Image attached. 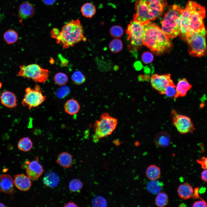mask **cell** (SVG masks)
<instances>
[{
    "label": "cell",
    "instance_id": "31",
    "mask_svg": "<svg viewBox=\"0 0 207 207\" xmlns=\"http://www.w3.org/2000/svg\"><path fill=\"white\" fill-rule=\"evenodd\" d=\"M54 80L57 84L61 86L64 85L67 83L68 78L66 74L60 72L55 75Z\"/></svg>",
    "mask_w": 207,
    "mask_h": 207
},
{
    "label": "cell",
    "instance_id": "6",
    "mask_svg": "<svg viewBox=\"0 0 207 207\" xmlns=\"http://www.w3.org/2000/svg\"><path fill=\"white\" fill-rule=\"evenodd\" d=\"M118 124L117 119L108 113L103 114L99 120L95 122L93 140L95 142L100 139L111 135Z\"/></svg>",
    "mask_w": 207,
    "mask_h": 207
},
{
    "label": "cell",
    "instance_id": "22",
    "mask_svg": "<svg viewBox=\"0 0 207 207\" xmlns=\"http://www.w3.org/2000/svg\"><path fill=\"white\" fill-rule=\"evenodd\" d=\"M80 105L76 100L71 99L67 100L64 104L65 112L70 115L77 114L80 109Z\"/></svg>",
    "mask_w": 207,
    "mask_h": 207
},
{
    "label": "cell",
    "instance_id": "3",
    "mask_svg": "<svg viewBox=\"0 0 207 207\" xmlns=\"http://www.w3.org/2000/svg\"><path fill=\"white\" fill-rule=\"evenodd\" d=\"M143 43L153 53L158 55L170 48L171 41L156 24L150 21L143 24Z\"/></svg>",
    "mask_w": 207,
    "mask_h": 207
},
{
    "label": "cell",
    "instance_id": "7",
    "mask_svg": "<svg viewBox=\"0 0 207 207\" xmlns=\"http://www.w3.org/2000/svg\"><path fill=\"white\" fill-rule=\"evenodd\" d=\"M206 32L204 28L200 32H192L185 37L184 38L188 45V52L191 55L194 57H201L206 55Z\"/></svg>",
    "mask_w": 207,
    "mask_h": 207
},
{
    "label": "cell",
    "instance_id": "8",
    "mask_svg": "<svg viewBox=\"0 0 207 207\" xmlns=\"http://www.w3.org/2000/svg\"><path fill=\"white\" fill-rule=\"evenodd\" d=\"M49 73L48 70L42 68L37 64H32L20 65L17 75L25 78L31 79L36 82L43 83L48 79Z\"/></svg>",
    "mask_w": 207,
    "mask_h": 207
},
{
    "label": "cell",
    "instance_id": "39",
    "mask_svg": "<svg viewBox=\"0 0 207 207\" xmlns=\"http://www.w3.org/2000/svg\"><path fill=\"white\" fill-rule=\"evenodd\" d=\"M207 206L206 202L202 200L194 202L192 205L193 207H206Z\"/></svg>",
    "mask_w": 207,
    "mask_h": 207
},
{
    "label": "cell",
    "instance_id": "33",
    "mask_svg": "<svg viewBox=\"0 0 207 207\" xmlns=\"http://www.w3.org/2000/svg\"><path fill=\"white\" fill-rule=\"evenodd\" d=\"M71 78L73 83L77 85H80L85 82L86 78L83 73L80 71L75 72L72 75Z\"/></svg>",
    "mask_w": 207,
    "mask_h": 207
},
{
    "label": "cell",
    "instance_id": "12",
    "mask_svg": "<svg viewBox=\"0 0 207 207\" xmlns=\"http://www.w3.org/2000/svg\"><path fill=\"white\" fill-rule=\"evenodd\" d=\"M172 82L170 74L161 75L154 74L152 76L151 78L152 87L162 94H164L166 88Z\"/></svg>",
    "mask_w": 207,
    "mask_h": 207
},
{
    "label": "cell",
    "instance_id": "36",
    "mask_svg": "<svg viewBox=\"0 0 207 207\" xmlns=\"http://www.w3.org/2000/svg\"><path fill=\"white\" fill-rule=\"evenodd\" d=\"M176 88L173 82H172L166 88L164 95L168 97H174L176 92Z\"/></svg>",
    "mask_w": 207,
    "mask_h": 207
},
{
    "label": "cell",
    "instance_id": "45",
    "mask_svg": "<svg viewBox=\"0 0 207 207\" xmlns=\"http://www.w3.org/2000/svg\"><path fill=\"white\" fill-rule=\"evenodd\" d=\"M2 86V84L1 83H0V88Z\"/></svg>",
    "mask_w": 207,
    "mask_h": 207
},
{
    "label": "cell",
    "instance_id": "44",
    "mask_svg": "<svg viewBox=\"0 0 207 207\" xmlns=\"http://www.w3.org/2000/svg\"><path fill=\"white\" fill-rule=\"evenodd\" d=\"M5 205L2 203H0V207H5Z\"/></svg>",
    "mask_w": 207,
    "mask_h": 207
},
{
    "label": "cell",
    "instance_id": "34",
    "mask_svg": "<svg viewBox=\"0 0 207 207\" xmlns=\"http://www.w3.org/2000/svg\"><path fill=\"white\" fill-rule=\"evenodd\" d=\"M122 28L118 25H114L111 27L110 33L111 36L116 38L121 37L123 34Z\"/></svg>",
    "mask_w": 207,
    "mask_h": 207
},
{
    "label": "cell",
    "instance_id": "4",
    "mask_svg": "<svg viewBox=\"0 0 207 207\" xmlns=\"http://www.w3.org/2000/svg\"><path fill=\"white\" fill-rule=\"evenodd\" d=\"M167 4L166 0H137L133 20L143 24L159 18Z\"/></svg>",
    "mask_w": 207,
    "mask_h": 207
},
{
    "label": "cell",
    "instance_id": "35",
    "mask_svg": "<svg viewBox=\"0 0 207 207\" xmlns=\"http://www.w3.org/2000/svg\"><path fill=\"white\" fill-rule=\"evenodd\" d=\"M92 204L94 207H106L107 206V202L106 199L101 196H98L92 200Z\"/></svg>",
    "mask_w": 207,
    "mask_h": 207
},
{
    "label": "cell",
    "instance_id": "13",
    "mask_svg": "<svg viewBox=\"0 0 207 207\" xmlns=\"http://www.w3.org/2000/svg\"><path fill=\"white\" fill-rule=\"evenodd\" d=\"M44 172L43 168L39 162L38 158L30 162L26 169L28 176L33 181L37 179Z\"/></svg>",
    "mask_w": 207,
    "mask_h": 207
},
{
    "label": "cell",
    "instance_id": "16",
    "mask_svg": "<svg viewBox=\"0 0 207 207\" xmlns=\"http://www.w3.org/2000/svg\"><path fill=\"white\" fill-rule=\"evenodd\" d=\"M0 99L1 103L7 108H14L17 106L16 96L12 92L9 91L3 92L0 96Z\"/></svg>",
    "mask_w": 207,
    "mask_h": 207
},
{
    "label": "cell",
    "instance_id": "41",
    "mask_svg": "<svg viewBox=\"0 0 207 207\" xmlns=\"http://www.w3.org/2000/svg\"><path fill=\"white\" fill-rule=\"evenodd\" d=\"M207 170L206 169H205L201 173V178L202 179L206 182L207 181Z\"/></svg>",
    "mask_w": 207,
    "mask_h": 207
},
{
    "label": "cell",
    "instance_id": "42",
    "mask_svg": "<svg viewBox=\"0 0 207 207\" xmlns=\"http://www.w3.org/2000/svg\"><path fill=\"white\" fill-rule=\"evenodd\" d=\"M42 1L45 5H51L55 3L56 0H42Z\"/></svg>",
    "mask_w": 207,
    "mask_h": 207
},
{
    "label": "cell",
    "instance_id": "32",
    "mask_svg": "<svg viewBox=\"0 0 207 207\" xmlns=\"http://www.w3.org/2000/svg\"><path fill=\"white\" fill-rule=\"evenodd\" d=\"M83 187V184L82 182L77 179H72L69 183V189L72 192H76L80 191Z\"/></svg>",
    "mask_w": 207,
    "mask_h": 207
},
{
    "label": "cell",
    "instance_id": "14",
    "mask_svg": "<svg viewBox=\"0 0 207 207\" xmlns=\"http://www.w3.org/2000/svg\"><path fill=\"white\" fill-rule=\"evenodd\" d=\"M0 191L10 194H12L14 193V181L13 178L10 175H0Z\"/></svg>",
    "mask_w": 207,
    "mask_h": 207
},
{
    "label": "cell",
    "instance_id": "5",
    "mask_svg": "<svg viewBox=\"0 0 207 207\" xmlns=\"http://www.w3.org/2000/svg\"><path fill=\"white\" fill-rule=\"evenodd\" d=\"M183 10L179 5L170 6L161 21L162 30L168 38H175L180 34V16Z\"/></svg>",
    "mask_w": 207,
    "mask_h": 207
},
{
    "label": "cell",
    "instance_id": "9",
    "mask_svg": "<svg viewBox=\"0 0 207 207\" xmlns=\"http://www.w3.org/2000/svg\"><path fill=\"white\" fill-rule=\"evenodd\" d=\"M126 32L127 39L130 41L131 47L136 49L143 45L144 28L143 24L133 20L128 25Z\"/></svg>",
    "mask_w": 207,
    "mask_h": 207
},
{
    "label": "cell",
    "instance_id": "17",
    "mask_svg": "<svg viewBox=\"0 0 207 207\" xmlns=\"http://www.w3.org/2000/svg\"><path fill=\"white\" fill-rule=\"evenodd\" d=\"M35 10L33 5L27 2H24L20 6L18 9V15L22 19L30 18L34 14Z\"/></svg>",
    "mask_w": 207,
    "mask_h": 207
},
{
    "label": "cell",
    "instance_id": "38",
    "mask_svg": "<svg viewBox=\"0 0 207 207\" xmlns=\"http://www.w3.org/2000/svg\"><path fill=\"white\" fill-rule=\"evenodd\" d=\"M69 91L70 89L68 87L64 86L58 89L57 92V95L60 97H62L63 96L66 95L69 93Z\"/></svg>",
    "mask_w": 207,
    "mask_h": 207
},
{
    "label": "cell",
    "instance_id": "29",
    "mask_svg": "<svg viewBox=\"0 0 207 207\" xmlns=\"http://www.w3.org/2000/svg\"><path fill=\"white\" fill-rule=\"evenodd\" d=\"M168 195L163 192H160L158 193L155 199V204L159 207L166 206L168 204Z\"/></svg>",
    "mask_w": 207,
    "mask_h": 207
},
{
    "label": "cell",
    "instance_id": "40",
    "mask_svg": "<svg viewBox=\"0 0 207 207\" xmlns=\"http://www.w3.org/2000/svg\"><path fill=\"white\" fill-rule=\"evenodd\" d=\"M197 162L198 163L201 164L202 168L204 169L207 168V158L203 157L201 158V160H197Z\"/></svg>",
    "mask_w": 207,
    "mask_h": 207
},
{
    "label": "cell",
    "instance_id": "10",
    "mask_svg": "<svg viewBox=\"0 0 207 207\" xmlns=\"http://www.w3.org/2000/svg\"><path fill=\"white\" fill-rule=\"evenodd\" d=\"M25 92L22 103L23 106H28L29 109L39 106L46 99L38 85H36L33 89L26 88Z\"/></svg>",
    "mask_w": 207,
    "mask_h": 207
},
{
    "label": "cell",
    "instance_id": "27",
    "mask_svg": "<svg viewBox=\"0 0 207 207\" xmlns=\"http://www.w3.org/2000/svg\"><path fill=\"white\" fill-rule=\"evenodd\" d=\"M17 32L13 29H9L6 31L3 34V39L7 44H12L16 42L18 39Z\"/></svg>",
    "mask_w": 207,
    "mask_h": 207
},
{
    "label": "cell",
    "instance_id": "43",
    "mask_svg": "<svg viewBox=\"0 0 207 207\" xmlns=\"http://www.w3.org/2000/svg\"><path fill=\"white\" fill-rule=\"evenodd\" d=\"M64 207H78V206L74 202L72 201H70L67 203L65 204L64 206Z\"/></svg>",
    "mask_w": 207,
    "mask_h": 207
},
{
    "label": "cell",
    "instance_id": "15",
    "mask_svg": "<svg viewBox=\"0 0 207 207\" xmlns=\"http://www.w3.org/2000/svg\"><path fill=\"white\" fill-rule=\"evenodd\" d=\"M14 183L19 189L26 191L30 188L32 183L30 179L24 174H19L14 176Z\"/></svg>",
    "mask_w": 207,
    "mask_h": 207
},
{
    "label": "cell",
    "instance_id": "30",
    "mask_svg": "<svg viewBox=\"0 0 207 207\" xmlns=\"http://www.w3.org/2000/svg\"><path fill=\"white\" fill-rule=\"evenodd\" d=\"M109 47L110 50L113 53H117L120 51L123 48L122 41L116 38L112 40L110 43Z\"/></svg>",
    "mask_w": 207,
    "mask_h": 207
},
{
    "label": "cell",
    "instance_id": "18",
    "mask_svg": "<svg viewBox=\"0 0 207 207\" xmlns=\"http://www.w3.org/2000/svg\"><path fill=\"white\" fill-rule=\"evenodd\" d=\"M194 191L192 186L187 183L181 184L177 189L179 196L184 200H187L191 198L193 196Z\"/></svg>",
    "mask_w": 207,
    "mask_h": 207
},
{
    "label": "cell",
    "instance_id": "1",
    "mask_svg": "<svg viewBox=\"0 0 207 207\" xmlns=\"http://www.w3.org/2000/svg\"><path fill=\"white\" fill-rule=\"evenodd\" d=\"M205 16L204 7L195 2L189 1L180 16L182 37L184 38L191 33L200 32L205 28L204 19Z\"/></svg>",
    "mask_w": 207,
    "mask_h": 207
},
{
    "label": "cell",
    "instance_id": "21",
    "mask_svg": "<svg viewBox=\"0 0 207 207\" xmlns=\"http://www.w3.org/2000/svg\"><path fill=\"white\" fill-rule=\"evenodd\" d=\"M60 181L57 174L54 172H49L45 175L43 179L44 184L49 187H54L57 186Z\"/></svg>",
    "mask_w": 207,
    "mask_h": 207
},
{
    "label": "cell",
    "instance_id": "24",
    "mask_svg": "<svg viewBox=\"0 0 207 207\" xmlns=\"http://www.w3.org/2000/svg\"><path fill=\"white\" fill-rule=\"evenodd\" d=\"M161 173L160 168L155 165L149 166L145 171L146 176L150 180L158 179L160 176Z\"/></svg>",
    "mask_w": 207,
    "mask_h": 207
},
{
    "label": "cell",
    "instance_id": "11",
    "mask_svg": "<svg viewBox=\"0 0 207 207\" xmlns=\"http://www.w3.org/2000/svg\"><path fill=\"white\" fill-rule=\"evenodd\" d=\"M172 114L173 124L179 133H192L195 130L193 124L189 117L179 114L175 110L172 111Z\"/></svg>",
    "mask_w": 207,
    "mask_h": 207
},
{
    "label": "cell",
    "instance_id": "25",
    "mask_svg": "<svg viewBox=\"0 0 207 207\" xmlns=\"http://www.w3.org/2000/svg\"><path fill=\"white\" fill-rule=\"evenodd\" d=\"M163 186L162 182L157 180H152L147 183L146 188L150 193L154 194H157L161 192Z\"/></svg>",
    "mask_w": 207,
    "mask_h": 207
},
{
    "label": "cell",
    "instance_id": "20",
    "mask_svg": "<svg viewBox=\"0 0 207 207\" xmlns=\"http://www.w3.org/2000/svg\"><path fill=\"white\" fill-rule=\"evenodd\" d=\"M191 87V85L185 78L179 80L176 88V92L174 97L176 98L179 96H185Z\"/></svg>",
    "mask_w": 207,
    "mask_h": 207
},
{
    "label": "cell",
    "instance_id": "23",
    "mask_svg": "<svg viewBox=\"0 0 207 207\" xmlns=\"http://www.w3.org/2000/svg\"><path fill=\"white\" fill-rule=\"evenodd\" d=\"M170 139L168 134L165 132L158 134L154 140L155 144L160 147H166L170 144Z\"/></svg>",
    "mask_w": 207,
    "mask_h": 207
},
{
    "label": "cell",
    "instance_id": "2",
    "mask_svg": "<svg viewBox=\"0 0 207 207\" xmlns=\"http://www.w3.org/2000/svg\"><path fill=\"white\" fill-rule=\"evenodd\" d=\"M51 37L56 40L57 43L64 49L74 46L82 41H85L83 27L78 19L72 20L65 24L61 30L56 28L51 31Z\"/></svg>",
    "mask_w": 207,
    "mask_h": 207
},
{
    "label": "cell",
    "instance_id": "26",
    "mask_svg": "<svg viewBox=\"0 0 207 207\" xmlns=\"http://www.w3.org/2000/svg\"><path fill=\"white\" fill-rule=\"evenodd\" d=\"M82 15L87 18H92L96 12L95 6L93 4L87 2L84 4L80 9Z\"/></svg>",
    "mask_w": 207,
    "mask_h": 207
},
{
    "label": "cell",
    "instance_id": "37",
    "mask_svg": "<svg viewBox=\"0 0 207 207\" xmlns=\"http://www.w3.org/2000/svg\"><path fill=\"white\" fill-rule=\"evenodd\" d=\"M153 58L154 57L152 54L149 51L143 52L141 56L142 61L145 64H148L151 62L153 60Z\"/></svg>",
    "mask_w": 207,
    "mask_h": 207
},
{
    "label": "cell",
    "instance_id": "28",
    "mask_svg": "<svg viewBox=\"0 0 207 207\" xmlns=\"http://www.w3.org/2000/svg\"><path fill=\"white\" fill-rule=\"evenodd\" d=\"M18 147L20 150L24 152L29 151L32 148L33 143L31 139L28 137H24L20 139Z\"/></svg>",
    "mask_w": 207,
    "mask_h": 207
},
{
    "label": "cell",
    "instance_id": "19",
    "mask_svg": "<svg viewBox=\"0 0 207 207\" xmlns=\"http://www.w3.org/2000/svg\"><path fill=\"white\" fill-rule=\"evenodd\" d=\"M73 158L69 153L63 152L58 154L56 159V162L65 168H70L73 164Z\"/></svg>",
    "mask_w": 207,
    "mask_h": 207
}]
</instances>
